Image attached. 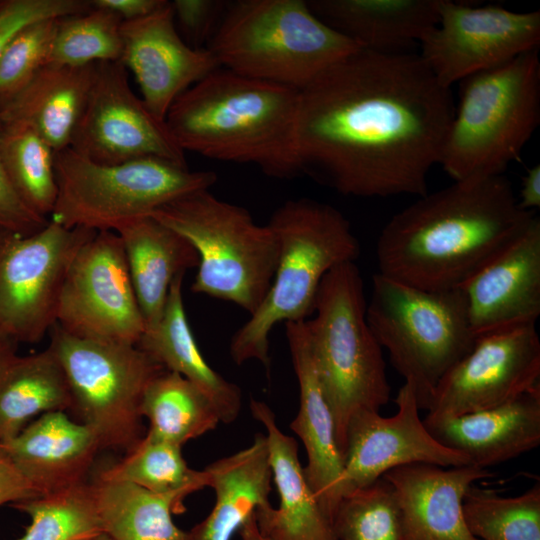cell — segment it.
<instances>
[{"label": "cell", "mask_w": 540, "mask_h": 540, "mask_svg": "<svg viewBox=\"0 0 540 540\" xmlns=\"http://www.w3.org/2000/svg\"><path fill=\"white\" fill-rule=\"evenodd\" d=\"M165 0H92L97 8L116 13L122 21H130L149 15L158 9Z\"/></svg>", "instance_id": "ee69618b"}, {"label": "cell", "mask_w": 540, "mask_h": 540, "mask_svg": "<svg viewBox=\"0 0 540 540\" xmlns=\"http://www.w3.org/2000/svg\"><path fill=\"white\" fill-rule=\"evenodd\" d=\"M395 403L398 409L393 416L364 410L350 418L339 500L397 467L414 463L442 467L470 464L464 454L443 446L429 433L409 383L405 382L398 390Z\"/></svg>", "instance_id": "e0dca14e"}, {"label": "cell", "mask_w": 540, "mask_h": 540, "mask_svg": "<svg viewBox=\"0 0 540 540\" xmlns=\"http://www.w3.org/2000/svg\"><path fill=\"white\" fill-rule=\"evenodd\" d=\"M0 444L40 495L87 481L102 450L92 429L64 411L39 416Z\"/></svg>", "instance_id": "cb8c5ba5"}, {"label": "cell", "mask_w": 540, "mask_h": 540, "mask_svg": "<svg viewBox=\"0 0 540 540\" xmlns=\"http://www.w3.org/2000/svg\"><path fill=\"white\" fill-rule=\"evenodd\" d=\"M419 54L358 49L299 90L296 152L344 195H425L455 112Z\"/></svg>", "instance_id": "6da1fadb"}, {"label": "cell", "mask_w": 540, "mask_h": 540, "mask_svg": "<svg viewBox=\"0 0 540 540\" xmlns=\"http://www.w3.org/2000/svg\"><path fill=\"white\" fill-rule=\"evenodd\" d=\"M332 527L337 540H400V513L393 486L381 477L344 495Z\"/></svg>", "instance_id": "74e56055"}, {"label": "cell", "mask_w": 540, "mask_h": 540, "mask_svg": "<svg viewBox=\"0 0 540 540\" xmlns=\"http://www.w3.org/2000/svg\"><path fill=\"white\" fill-rule=\"evenodd\" d=\"M150 216L183 235L199 255L191 290L254 313L277 267L279 243L271 227L209 189L179 197Z\"/></svg>", "instance_id": "ba28073f"}, {"label": "cell", "mask_w": 540, "mask_h": 540, "mask_svg": "<svg viewBox=\"0 0 540 540\" xmlns=\"http://www.w3.org/2000/svg\"><path fill=\"white\" fill-rule=\"evenodd\" d=\"M438 23L419 41L420 57L445 87L538 49L540 12L439 0Z\"/></svg>", "instance_id": "5bb4252c"}, {"label": "cell", "mask_w": 540, "mask_h": 540, "mask_svg": "<svg viewBox=\"0 0 540 540\" xmlns=\"http://www.w3.org/2000/svg\"><path fill=\"white\" fill-rule=\"evenodd\" d=\"M141 414L149 422L147 433L179 446L216 429L221 422L214 404L198 387L168 370L149 383Z\"/></svg>", "instance_id": "1f68e13d"}, {"label": "cell", "mask_w": 540, "mask_h": 540, "mask_svg": "<svg viewBox=\"0 0 540 540\" xmlns=\"http://www.w3.org/2000/svg\"><path fill=\"white\" fill-rule=\"evenodd\" d=\"M49 333L48 347L69 385L71 410L92 429L101 449H133L146 433L145 390L166 369L136 345L79 338L57 324Z\"/></svg>", "instance_id": "8fae6325"}, {"label": "cell", "mask_w": 540, "mask_h": 540, "mask_svg": "<svg viewBox=\"0 0 540 540\" xmlns=\"http://www.w3.org/2000/svg\"><path fill=\"white\" fill-rule=\"evenodd\" d=\"M461 289L476 338L536 325L540 315V219L527 226Z\"/></svg>", "instance_id": "d6986e66"}, {"label": "cell", "mask_w": 540, "mask_h": 540, "mask_svg": "<svg viewBox=\"0 0 540 540\" xmlns=\"http://www.w3.org/2000/svg\"><path fill=\"white\" fill-rule=\"evenodd\" d=\"M55 324L79 338L138 343L145 322L116 232L97 231L77 252L62 285Z\"/></svg>", "instance_id": "4fadbf2b"}, {"label": "cell", "mask_w": 540, "mask_h": 540, "mask_svg": "<svg viewBox=\"0 0 540 540\" xmlns=\"http://www.w3.org/2000/svg\"><path fill=\"white\" fill-rule=\"evenodd\" d=\"M121 25L116 13L94 6L85 13L59 18L48 64L76 67L121 61Z\"/></svg>", "instance_id": "8d00e7d4"}, {"label": "cell", "mask_w": 540, "mask_h": 540, "mask_svg": "<svg viewBox=\"0 0 540 540\" xmlns=\"http://www.w3.org/2000/svg\"><path fill=\"white\" fill-rule=\"evenodd\" d=\"M267 224L279 243L275 274L260 306L231 337L229 351L237 365L257 360L268 372L273 328L307 320L325 275L355 262L360 244L339 210L309 198L286 201Z\"/></svg>", "instance_id": "277c9868"}, {"label": "cell", "mask_w": 540, "mask_h": 540, "mask_svg": "<svg viewBox=\"0 0 540 540\" xmlns=\"http://www.w3.org/2000/svg\"><path fill=\"white\" fill-rule=\"evenodd\" d=\"M299 90L213 71L170 107L165 122L185 152L250 163L275 178L301 174L296 152Z\"/></svg>", "instance_id": "3957f363"}, {"label": "cell", "mask_w": 540, "mask_h": 540, "mask_svg": "<svg viewBox=\"0 0 540 540\" xmlns=\"http://www.w3.org/2000/svg\"><path fill=\"white\" fill-rule=\"evenodd\" d=\"M184 275L173 280L160 320L144 330L136 346L166 370L198 387L214 404L220 421L230 424L241 410V390L216 372L199 350L185 313Z\"/></svg>", "instance_id": "f1b7e54d"}, {"label": "cell", "mask_w": 540, "mask_h": 540, "mask_svg": "<svg viewBox=\"0 0 540 540\" xmlns=\"http://www.w3.org/2000/svg\"><path fill=\"white\" fill-rule=\"evenodd\" d=\"M286 338L299 386V410L290 428L306 450V479L332 522L344 464L334 419L317 373L306 320L286 323Z\"/></svg>", "instance_id": "44dd1931"}, {"label": "cell", "mask_w": 540, "mask_h": 540, "mask_svg": "<svg viewBox=\"0 0 540 540\" xmlns=\"http://www.w3.org/2000/svg\"><path fill=\"white\" fill-rule=\"evenodd\" d=\"M58 193L52 221L66 227L114 231L150 216L159 207L189 193L209 189L214 171H192L160 157L119 164L94 162L70 147L54 153Z\"/></svg>", "instance_id": "30bf717a"}, {"label": "cell", "mask_w": 540, "mask_h": 540, "mask_svg": "<svg viewBox=\"0 0 540 540\" xmlns=\"http://www.w3.org/2000/svg\"><path fill=\"white\" fill-rule=\"evenodd\" d=\"M70 148L100 164L160 157L187 165L185 152L131 89L121 61L96 63L93 84Z\"/></svg>", "instance_id": "9a60e30c"}, {"label": "cell", "mask_w": 540, "mask_h": 540, "mask_svg": "<svg viewBox=\"0 0 540 540\" xmlns=\"http://www.w3.org/2000/svg\"><path fill=\"white\" fill-rule=\"evenodd\" d=\"M93 540H112L107 534L103 533L100 536L94 538Z\"/></svg>", "instance_id": "c3c4849f"}, {"label": "cell", "mask_w": 540, "mask_h": 540, "mask_svg": "<svg viewBox=\"0 0 540 540\" xmlns=\"http://www.w3.org/2000/svg\"><path fill=\"white\" fill-rule=\"evenodd\" d=\"M48 218L31 210L11 184L0 157V227L29 236L48 224Z\"/></svg>", "instance_id": "b9f144b4"}, {"label": "cell", "mask_w": 540, "mask_h": 540, "mask_svg": "<svg viewBox=\"0 0 540 540\" xmlns=\"http://www.w3.org/2000/svg\"><path fill=\"white\" fill-rule=\"evenodd\" d=\"M493 476L474 465L414 463L387 471L400 513V540H478L463 517V500L475 482Z\"/></svg>", "instance_id": "ffe728a7"}, {"label": "cell", "mask_w": 540, "mask_h": 540, "mask_svg": "<svg viewBox=\"0 0 540 540\" xmlns=\"http://www.w3.org/2000/svg\"><path fill=\"white\" fill-rule=\"evenodd\" d=\"M463 517L478 540H540V482L520 495L504 497L472 485Z\"/></svg>", "instance_id": "d590c367"}, {"label": "cell", "mask_w": 540, "mask_h": 540, "mask_svg": "<svg viewBox=\"0 0 540 540\" xmlns=\"http://www.w3.org/2000/svg\"><path fill=\"white\" fill-rule=\"evenodd\" d=\"M423 422L440 444L488 469L539 446L540 386L493 408Z\"/></svg>", "instance_id": "603a6c76"}, {"label": "cell", "mask_w": 540, "mask_h": 540, "mask_svg": "<svg viewBox=\"0 0 540 540\" xmlns=\"http://www.w3.org/2000/svg\"><path fill=\"white\" fill-rule=\"evenodd\" d=\"M52 147L33 129L0 121V157L15 191L35 213L51 215L58 193Z\"/></svg>", "instance_id": "836d02e7"}, {"label": "cell", "mask_w": 540, "mask_h": 540, "mask_svg": "<svg viewBox=\"0 0 540 540\" xmlns=\"http://www.w3.org/2000/svg\"><path fill=\"white\" fill-rule=\"evenodd\" d=\"M540 386L536 325L480 336L439 381L425 418L456 417L493 408Z\"/></svg>", "instance_id": "2e32d148"}, {"label": "cell", "mask_w": 540, "mask_h": 540, "mask_svg": "<svg viewBox=\"0 0 540 540\" xmlns=\"http://www.w3.org/2000/svg\"><path fill=\"white\" fill-rule=\"evenodd\" d=\"M104 533L112 540H186L172 519L185 511L173 496L152 493L126 481H93Z\"/></svg>", "instance_id": "4dcf8cb0"}, {"label": "cell", "mask_w": 540, "mask_h": 540, "mask_svg": "<svg viewBox=\"0 0 540 540\" xmlns=\"http://www.w3.org/2000/svg\"><path fill=\"white\" fill-rule=\"evenodd\" d=\"M366 320L420 410H427L439 381L477 339L461 288L426 290L380 273L372 277Z\"/></svg>", "instance_id": "9c48e42d"}, {"label": "cell", "mask_w": 540, "mask_h": 540, "mask_svg": "<svg viewBox=\"0 0 540 540\" xmlns=\"http://www.w3.org/2000/svg\"><path fill=\"white\" fill-rule=\"evenodd\" d=\"M97 477L126 481L152 493L173 496L179 501L209 486L207 472L190 468L182 446L149 433L125 456L99 471Z\"/></svg>", "instance_id": "d6a6232c"}, {"label": "cell", "mask_w": 540, "mask_h": 540, "mask_svg": "<svg viewBox=\"0 0 540 540\" xmlns=\"http://www.w3.org/2000/svg\"><path fill=\"white\" fill-rule=\"evenodd\" d=\"M96 63L45 65L17 94L0 105V121L33 129L54 151L70 147L85 108Z\"/></svg>", "instance_id": "484cf974"}, {"label": "cell", "mask_w": 540, "mask_h": 540, "mask_svg": "<svg viewBox=\"0 0 540 540\" xmlns=\"http://www.w3.org/2000/svg\"><path fill=\"white\" fill-rule=\"evenodd\" d=\"M31 522L16 540H93L104 533L92 481L10 504Z\"/></svg>", "instance_id": "e575fe53"}, {"label": "cell", "mask_w": 540, "mask_h": 540, "mask_svg": "<svg viewBox=\"0 0 540 540\" xmlns=\"http://www.w3.org/2000/svg\"><path fill=\"white\" fill-rule=\"evenodd\" d=\"M121 36V62L133 72L148 109L163 121L183 92L220 68L209 49L183 40L166 0L147 16L122 21Z\"/></svg>", "instance_id": "ac0fdd59"}, {"label": "cell", "mask_w": 540, "mask_h": 540, "mask_svg": "<svg viewBox=\"0 0 540 540\" xmlns=\"http://www.w3.org/2000/svg\"><path fill=\"white\" fill-rule=\"evenodd\" d=\"M92 7L88 0H0V57L25 26L43 19L82 14Z\"/></svg>", "instance_id": "ab89813d"}, {"label": "cell", "mask_w": 540, "mask_h": 540, "mask_svg": "<svg viewBox=\"0 0 540 540\" xmlns=\"http://www.w3.org/2000/svg\"><path fill=\"white\" fill-rule=\"evenodd\" d=\"M97 231L52 220L25 236L0 227V329L18 343L42 340L56 323L62 285L79 249Z\"/></svg>", "instance_id": "7c38bea8"}, {"label": "cell", "mask_w": 540, "mask_h": 540, "mask_svg": "<svg viewBox=\"0 0 540 540\" xmlns=\"http://www.w3.org/2000/svg\"><path fill=\"white\" fill-rule=\"evenodd\" d=\"M145 322L161 318L170 286L180 274L198 267L199 255L180 233L152 216L134 219L117 229Z\"/></svg>", "instance_id": "4316f807"}, {"label": "cell", "mask_w": 540, "mask_h": 540, "mask_svg": "<svg viewBox=\"0 0 540 540\" xmlns=\"http://www.w3.org/2000/svg\"><path fill=\"white\" fill-rule=\"evenodd\" d=\"M519 207L524 211H534L540 207V165H534L522 178Z\"/></svg>", "instance_id": "f6af8a7d"}, {"label": "cell", "mask_w": 540, "mask_h": 540, "mask_svg": "<svg viewBox=\"0 0 540 540\" xmlns=\"http://www.w3.org/2000/svg\"><path fill=\"white\" fill-rule=\"evenodd\" d=\"M250 410L266 430L272 480L279 494L278 508L268 504L256 509L259 533L269 540H337L306 479L296 439L281 431L265 402L251 399Z\"/></svg>", "instance_id": "7402d4cb"}, {"label": "cell", "mask_w": 540, "mask_h": 540, "mask_svg": "<svg viewBox=\"0 0 540 540\" xmlns=\"http://www.w3.org/2000/svg\"><path fill=\"white\" fill-rule=\"evenodd\" d=\"M207 49L222 68L300 90L360 47L307 1L238 0L229 2Z\"/></svg>", "instance_id": "8992f818"}, {"label": "cell", "mask_w": 540, "mask_h": 540, "mask_svg": "<svg viewBox=\"0 0 540 540\" xmlns=\"http://www.w3.org/2000/svg\"><path fill=\"white\" fill-rule=\"evenodd\" d=\"M313 314L306 325L344 460L350 418L364 410L379 412L390 399L382 348L366 320L363 279L355 262L325 275Z\"/></svg>", "instance_id": "52a82bcc"}, {"label": "cell", "mask_w": 540, "mask_h": 540, "mask_svg": "<svg viewBox=\"0 0 540 540\" xmlns=\"http://www.w3.org/2000/svg\"><path fill=\"white\" fill-rule=\"evenodd\" d=\"M524 211L503 174L428 192L385 224L378 273L426 289L461 286L535 216Z\"/></svg>", "instance_id": "7a4b0ae2"}, {"label": "cell", "mask_w": 540, "mask_h": 540, "mask_svg": "<svg viewBox=\"0 0 540 540\" xmlns=\"http://www.w3.org/2000/svg\"><path fill=\"white\" fill-rule=\"evenodd\" d=\"M58 19L31 23L7 44L0 57V105L22 90L48 64Z\"/></svg>", "instance_id": "f35d334b"}, {"label": "cell", "mask_w": 540, "mask_h": 540, "mask_svg": "<svg viewBox=\"0 0 540 540\" xmlns=\"http://www.w3.org/2000/svg\"><path fill=\"white\" fill-rule=\"evenodd\" d=\"M311 11L362 49L405 52L438 23L439 0H310Z\"/></svg>", "instance_id": "d4e9b609"}, {"label": "cell", "mask_w": 540, "mask_h": 540, "mask_svg": "<svg viewBox=\"0 0 540 540\" xmlns=\"http://www.w3.org/2000/svg\"><path fill=\"white\" fill-rule=\"evenodd\" d=\"M240 532L242 540H269L259 533L254 515L241 527Z\"/></svg>", "instance_id": "7dc6e473"}, {"label": "cell", "mask_w": 540, "mask_h": 540, "mask_svg": "<svg viewBox=\"0 0 540 540\" xmlns=\"http://www.w3.org/2000/svg\"><path fill=\"white\" fill-rule=\"evenodd\" d=\"M71 409L64 370L49 347L16 354L0 370V443L14 438L35 417Z\"/></svg>", "instance_id": "f546056e"}, {"label": "cell", "mask_w": 540, "mask_h": 540, "mask_svg": "<svg viewBox=\"0 0 540 540\" xmlns=\"http://www.w3.org/2000/svg\"><path fill=\"white\" fill-rule=\"evenodd\" d=\"M40 496L0 444V506Z\"/></svg>", "instance_id": "7bdbcfd3"}, {"label": "cell", "mask_w": 540, "mask_h": 540, "mask_svg": "<svg viewBox=\"0 0 540 540\" xmlns=\"http://www.w3.org/2000/svg\"><path fill=\"white\" fill-rule=\"evenodd\" d=\"M215 492V504L186 540H231L257 508L270 504L272 470L267 438L256 434L248 447L220 458L204 469Z\"/></svg>", "instance_id": "83f0119b"}, {"label": "cell", "mask_w": 540, "mask_h": 540, "mask_svg": "<svg viewBox=\"0 0 540 540\" xmlns=\"http://www.w3.org/2000/svg\"><path fill=\"white\" fill-rule=\"evenodd\" d=\"M18 342L0 329V370L16 355Z\"/></svg>", "instance_id": "bcb514c9"}, {"label": "cell", "mask_w": 540, "mask_h": 540, "mask_svg": "<svg viewBox=\"0 0 540 540\" xmlns=\"http://www.w3.org/2000/svg\"><path fill=\"white\" fill-rule=\"evenodd\" d=\"M170 3L180 36L189 46L203 49L216 32L229 1L174 0Z\"/></svg>", "instance_id": "60d3db41"}, {"label": "cell", "mask_w": 540, "mask_h": 540, "mask_svg": "<svg viewBox=\"0 0 540 540\" xmlns=\"http://www.w3.org/2000/svg\"><path fill=\"white\" fill-rule=\"evenodd\" d=\"M540 123L538 49L460 81L439 164L454 182L503 175Z\"/></svg>", "instance_id": "5b68a950"}]
</instances>
